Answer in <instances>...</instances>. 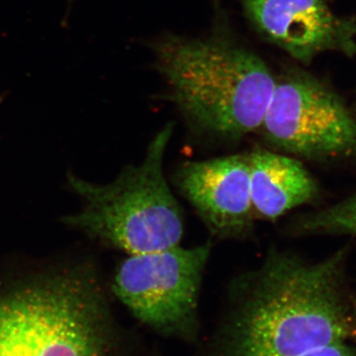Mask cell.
Wrapping results in <instances>:
<instances>
[{
	"mask_svg": "<svg viewBox=\"0 0 356 356\" xmlns=\"http://www.w3.org/2000/svg\"><path fill=\"white\" fill-rule=\"evenodd\" d=\"M350 245L309 261L273 248L234 282L227 356H299L356 337Z\"/></svg>",
	"mask_w": 356,
	"mask_h": 356,
	"instance_id": "6da1fadb",
	"label": "cell"
},
{
	"mask_svg": "<svg viewBox=\"0 0 356 356\" xmlns=\"http://www.w3.org/2000/svg\"><path fill=\"white\" fill-rule=\"evenodd\" d=\"M154 51L170 99L194 126L229 140L261 127L276 79L259 56L227 40L175 35Z\"/></svg>",
	"mask_w": 356,
	"mask_h": 356,
	"instance_id": "7a4b0ae2",
	"label": "cell"
},
{
	"mask_svg": "<svg viewBox=\"0 0 356 356\" xmlns=\"http://www.w3.org/2000/svg\"><path fill=\"white\" fill-rule=\"evenodd\" d=\"M111 318L93 269L70 266L0 286V356H110Z\"/></svg>",
	"mask_w": 356,
	"mask_h": 356,
	"instance_id": "3957f363",
	"label": "cell"
},
{
	"mask_svg": "<svg viewBox=\"0 0 356 356\" xmlns=\"http://www.w3.org/2000/svg\"><path fill=\"white\" fill-rule=\"evenodd\" d=\"M172 133V124H168L151 140L139 165L127 166L109 184L70 175L69 184L81 207L65 217V224L129 255L179 245L184 214L163 172Z\"/></svg>",
	"mask_w": 356,
	"mask_h": 356,
	"instance_id": "277c9868",
	"label": "cell"
},
{
	"mask_svg": "<svg viewBox=\"0 0 356 356\" xmlns=\"http://www.w3.org/2000/svg\"><path fill=\"white\" fill-rule=\"evenodd\" d=\"M269 146L325 165L356 163V116L315 76L291 70L276 79L261 127Z\"/></svg>",
	"mask_w": 356,
	"mask_h": 356,
	"instance_id": "5b68a950",
	"label": "cell"
},
{
	"mask_svg": "<svg viewBox=\"0 0 356 356\" xmlns=\"http://www.w3.org/2000/svg\"><path fill=\"white\" fill-rule=\"evenodd\" d=\"M210 241L129 255L115 273L113 291L134 317L154 331L178 337L197 332L199 297Z\"/></svg>",
	"mask_w": 356,
	"mask_h": 356,
	"instance_id": "8992f818",
	"label": "cell"
},
{
	"mask_svg": "<svg viewBox=\"0 0 356 356\" xmlns=\"http://www.w3.org/2000/svg\"><path fill=\"white\" fill-rule=\"evenodd\" d=\"M262 38L309 64L325 51L353 56L356 23L337 15L325 0H238Z\"/></svg>",
	"mask_w": 356,
	"mask_h": 356,
	"instance_id": "52a82bcc",
	"label": "cell"
},
{
	"mask_svg": "<svg viewBox=\"0 0 356 356\" xmlns=\"http://www.w3.org/2000/svg\"><path fill=\"white\" fill-rule=\"evenodd\" d=\"M175 184L215 238H245L252 232L248 153L186 161L175 173Z\"/></svg>",
	"mask_w": 356,
	"mask_h": 356,
	"instance_id": "ba28073f",
	"label": "cell"
},
{
	"mask_svg": "<svg viewBox=\"0 0 356 356\" xmlns=\"http://www.w3.org/2000/svg\"><path fill=\"white\" fill-rule=\"evenodd\" d=\"M248 156L255 219L275 221L289 211L320 198L317 180L298 159L262 147L252 149Z\"/></svg>",
	"mask_w": 356,
	"mask_h": 356,
	"instance_id": "9c48e42d",
	"label": "cell"
},
{
	"mask_svg": "<svg viewBox=\"0 0 356 356\" xmlns=\"http://www.w3.org/2000/svg\"><path fill=\"white\" fill-rule=\"evenodd\" d=\"M287 229L293 236L356 238V192L332 205L295 217Z\"/></svg>",
	"mask_w": 356,
	"mask_h": 356,
	"instance_id": "30bf717a",
	"label": "cell"
},
{
	"mask_svg": "<svg viewBox=\"0 0 356 356\" xmlns=\"http://www.w3.org/2000/svg\"><path fill=\"white\" fill-rule=\"evenodd\" d=\"M299 356H356V353L346 341H337Z\"/></svg>",
	"mask_w": 356,
	"mask_h": 356,
	"instance_id": "8fae6325",
	"label": "cell"
},
{
	"mask_svg": "<svg viewBox=\"0 0 356 356\" xmlns=\"http://www.w3.org/2000/svg\"><path fill=\"white\" fill-rule=\"evenodd\" d=\"M355 341H356V337H355Z\"/></svg>",
	"mask_w": 356,
	"mask_h": 356,
	"instance_id": "7c38bea8",
	"label": "cell"
}]
</instances>
